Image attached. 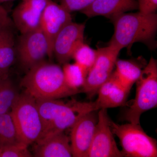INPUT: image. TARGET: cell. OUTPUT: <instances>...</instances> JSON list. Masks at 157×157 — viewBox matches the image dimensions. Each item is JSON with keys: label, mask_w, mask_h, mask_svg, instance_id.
<instances>
[{"label": "cell", "mask_w": 157, "mask_h": 157, "mask_svg": "<svg viewBox=\"0 0 157 157\" xmlns=\"http://www.w3.org/2000/svg\"><path fill=\"white\" fill-rule=\"evenodd\" d=\"M62 69L67 85L71 89L79 92V89L84 86L87 73L75 63H65Z\"/></svg>", "instance_id": "ffe728a7"}, {"label": "cell", "mask_w": 157, "mask_h": 157, "mask_svg": "<svg viewBox=\"0 0 157 157\" xmlns=\"http://www.w3.org/2000/svg\"><path fill=\"white\" fill-rule=\"evenodd\" d=\"M11 21L8 15V12L0 5V28Z\"/></svg>", "instance_id": "484cf974"}, {"label": "cell", "mask_w": 157, "mask_h": 157, "mask_svg": "<svg viewBox=\"0 0 157 157\" xmlns=\"http://www.w3.org/2000/svg\"><path fill=\"white\" fill-rule=\"evenodd\" d=\"M19 142L10 113L0 114V147Z\"/></svg>", "instance_id": "44dd1931"}, {"label": "cell", "mask_w": 157, "mask_h": 157, "mask_svg": "<svg viewBox=\"0 0 157 157\" xmlns=\"http://www.w3.org/2000/svg\"><path fill=\"white\" fill-rule=\"evenodd\" d=\"M19 95L8 76L0 79V114L10 113Z\"/></svg>", "instance_id": "d6986e66"}, {"label": "cell", "mask_w": 157, "mask_h": 157, "mask_svg": "<svg viewBox=\"0 0 157 157\" xmlns=\"http://www.w3.org/2000/svg\"><path fill=\"white\" fill-rule=\"evenodd\" d=\"M139 12L144 14L155 13L157 9V0H138Z\"/></svg>", "instance_id": "d4e9b609"}, {"label": "cell", "mask_w": 157, "mask_h": 157, "mask_svg": "<svg viewBox=\"0 0 157 157\" xmlns=\"http://www.w3.org/2000/svg\"><path fill=\"white\" fill-rule=\"evenodd\" d=\"M138 9L136 0H95L80 11L89 17L102 16L112 20L127 11Z\"/></svg>", "instance_id": "2e32d148"}, {"label": "cell", "mask_w": 157, "mask_h": 157, "mask_svg": "<svg viewBox=\"0 0 157 157\" xmlns=\"http://www.w3.org/2000/svg\"><path fill=\"white\" fill-rule=\"evenodd\" d=\"M72 21L71 12L61 4H57L52 0H48L42 14L40 27L48 41L49 59L53 56V43L57 35L67 24Z\"/></svg>", "instance_id": "7c38bea8"}, {"label": "cell", "mask_w": 157, "mask_h": 157, "mask_svg": "<svg viewBox=\"0 0 157 157\" xmlns=\"http://www.w3.org/2000/svg\"><path fill=\"white\" fill-rule=\"evenodd\" d=\"M113 74L120 83L130 92L142 73V65L132 60L117 59Z\"/></svg>", "instance_id": "ac0fdd59"}, {"label": "cell", "mask_w": 157, "mask_h": 157, "mask_svg": "<svg viewBox=\"0 0 157 157\" xmlns=\"http://www.w3.org/2000/svg\"><path fill=\"white\" fill-rule=\"evenodd\" d=\"M130 92L120 83L113 73L98 90V98L93 102L96 110L124 106Z\"/></svg>", "instance_id": "5bb4252c"}, {"label": "cell", "mask_w": 157, "mask_h": 157, "mask_svg": "<svg viewBox=\"0 0 157 157\" xmlns=\"http://www.w3.org/2000/svg\"><path fill=\"white\" fill-rule=\"evenodd\" d=\"M8 76V73H6V72H3V71L0 70V79Z\"/></svg>", "instance_id": "4316f807"}, {"label": "cell", "mask_w": 157, "mask_h": 157, "mask_svg": "<svg viewBox=\"0 0 157 157\" xmlns=\"http://www.w3.org/2000/svg\"><path fill=\"white\" fill-rule=\"evenodd\" d=\"M10 113L19 141L28 146L36 143L42 131L36 99L26 92L20 94Z\"/></svg>", "instance_id": "277c9868"}, {"label": "cell", "mask_w": 157, "mask_h": 157, "mask_svg": "<svg viewBox=\"0 0 157 157\" xmlns=\"http://www.w3.org/2000/svg\"><path fill=\"white\" fill-rule=\"evenodd\" d=\"M21 86L36 100L60 99L79 92L66 84L63 69L59 65L45 61L28 70Z\"/></svg>", "instance_id": "6da1fadb"}, {"label": "cell", "mask_w": 157, "mask_h": 157, "mask_svg": "<svg viewBox=\"0 0 157 157\" xmlns=\"http://www.w3.org/2000/svg\"><path fill=\"white\" fill-rule=\"evenodd\" d=\"M21 34L16 47V54L22 67L29 70L48 56V42L40 27Z\"/></svg>", "instance_id": "ba28073f"}, {"label": "cell", "mask_w": 157, "mask_h": 157, "mask_svg": "<svg viewBox=\"0 0 157 157\" xmlns=\"http://www.w3.org/2000/svg\"><path fill=\"white\" fill-rule=\"evenodd\" d=\"M8 1H10V0H0V4H1V3L4 2Z\"/></svg>", "instance_id": "83f0119b"}, {"label": "cell", "mask_w": 157, "mask_h": 157, "mask_svg": "<svg viewBox=\"0 0 157 157\" xmlns=\"http://www.w3.org/2000/svg\"><path fill=\"white\" fill-rule=\"evenodd\" d=\"M111 20L114 25V33L108 45L120 51L124 48L130 51L136 42L149 45L154 40L157 29L155 13L125 12Z\"/></svg>", "instance_id": "3957f363"}, {"label": "cell", "mask_w": 157, "mask_h": 157, "mask_svg": "<svg viewBox=\"0 0 157 157\" xmlns=\"http://www.w3.org/2000/svg\"><path fill=\"white\" fill-rule=\"evenodd\" d=\"M136 84V96L125 113L129 123L140 124L141 114L157 107V62L153 57L143 68Z\"/></svg>", "instance_id": "5b68a950"}, {"label": "cell", "mask_w": 157, "mask_h": 157, "mask_svg": "<svg viewBox=\"0 0 157 157\" xmlns=\"http://www.w3.org/2000/svg\"><path fill=\"white\" fill-rule=\"evenodd\" d=\"M35 143V157H73L70 137L64 132L56 133Z\"/></svg>", "instance_id": "9a60e30c"}, {"label": "cell", "mask_w": 157, "mask_h": 157, "mask_svg": "<svg viewBox=\"0 0 157 157\" xmlns=\"http://www.w3.org/2000/svg\"><path fill=\"white\" fill-rule=\"evenodd\" d=\"M12 22L0 28V70L8 73L17 57Z\"/></svg>", "instance_id": "e0dca14e"}, {"label": "cell", "mask_w": 157, "mask_h": 157, "mask_svg": "<svg viewBox=\"0 0 157 157\" xmlns=\"http://www.w3.org/2000/svg\"><path fill=\"white\" fill-rule=\"evenodd\" d=\"M85 25L73 21L68 23L59 32L55 39L53 54L61 64H64L72 59L76 47L84 42Z\"/></svg>", "instance_id": "8fae6325"}, {"label": "cell", "mask_w": 157, "mask_h": 157, "mask_svg": "<svg viewBox=\"0 0 157 157\" xmlns=\"http://www.w3.org/2000/svg\"><path fill=\"white\" fill-rule=\"evenodd\" d=\"M28 147V145L21 142L0 147V157H33Z\"/></svg>", "instance_id": "603a6c76"}, {"label": "cell", "mask_w": 157, "mask_h": 157, "mask_svg": "<svg viewBox=\"0 0 157 157\" xmlns=\"http://www.w3.org/2000/svg\"><path fill=\"white\" fill-rule=\"evenodd\" d=\"M97 111L83 114L71 127L70 140L73 157H87L98 123Z\"/></svg>", "instance_id": "30bf717a"}, {"label": "cell", "mask_w": 157, "mask_h": 157, "mask_svg": "<svg viewBox=\"0 0 157 157\" xmlns=\"http://www.w3.org/2000/svg\"><path fill=\"white\" fill-rule=\"evenodd\" d=\"M36 102L42 124V135L36 142L64 132L82 116L95 110L93 102L65 103L59 99L36 100Z\"/></svg>", "instance_id": "7a4b0ae2"}, {"label": "cell", "mask_w": 157, "mask_h": 157, "mask_svg": "<svg viewBox=\"0 0 157 157\" xmlns=\"http://www.w3.org/2000/svg\"><path fill=\"white\" fill-rule=\"evenodd\" d=\"M48 0H22L14 9L12 18L21 34L39 28Z\"/></svg>", "instance_id": "4fadbf2b"}, {"label": "cell", "mask_w": 157, "mask_h": 157, "mask_svg": "<svg viewBox=\"0 0 157 157\" xmlns=\"http://www.w3.org/2000/svg\"><path fill=\"white\" fill-rule=\"evenodd\" d=\"M113 135L120 140L124 157H156L157 142L144 131L140 124L120 125L109 119Z\"/></svg>", "instance_id": "8992f818"}, {"label": "cell", "mask_w": 157, "mask_h": 157, "mask_svg": "<svg viewBox=\"0 0 157 157\" xmlns=\"http://www.w3.org/2000/svg\"><path fill=\"white\" fill-rule=\"evenodd\" d=\"M107 109H99L98 121L87 157H122L109 125Z\"/></svg>", "instance_id": "9c48e42d"}, {"label": "cell", "mask_w": 157, "mask_h": 157, "mask_svg": "<svg viewBox=\"0 0 157 157\" xmlns=\"http://www.w3.org/2000/svg\"><path fill=\"white\" fill-rule=\"evenodd\" d=\"M97 58L88 73L82 91L88 98H92L113 73L115 63L120 51L108 45L98 48Z\"/></svg>", "instance_id": "52a82bcc"}, {"label": "cell", "mask_w": 157, "mask_h": 157, "mask_svg": "<svg viewBox=\"0 0 157 157\" xmlns=\"http://www.w3.org/2000/svg\"><path fill=\"white\" fill-rule=\"evenodd\" d=\"M95 0H60V4L70 12L86 9Z\"/></svg>", "instance_id": "cb8c5ba5"}, {"label": "cell", "mask_w": 157, "mask_h": 157, "mask_svg": "<svg viewBox=\"0 0 157 157\" xmlns=\"http://www.w3.org/2000/svg\"><path fill=\"white\" fill-rule=\"evenodd\" d=\"M97 54V50L91 48L83 42L75 49L72 59L88 74L95 62Z\"/></svg>", "instance_id": "7402d4cb"}]
</instances>
